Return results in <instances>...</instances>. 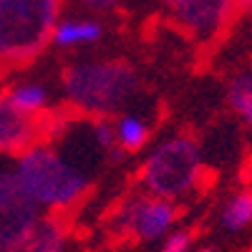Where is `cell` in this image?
I'll return each instance as SVG.
<instances>
[{
	"instance_id": "obj_18",
	"label": "cell",
	"mask_w": 252,
	"mask_h": 252,
	"mask_svg": "<svg viewBox=\"0 0 252 252\" xmlns=\"http://www.w3.org/2000/svg\"><path fill=\"white\" fill-rule=\"evenodd\" d=\"M159 3H161L166 10H174V8H179V5L184 3V0H159Z\"/></svg>"
},
{
	"instance_id": "obj_4",
	"label": "cell",
	"mask_w": 252,
	"mask_h": 252,
	"mask_svg": "<svg viewBox=\"0 0 252 252\" xmlns=\"http://www.w3.org/2000/svg\"><path fill=\"white\" fill-rule=\"evenodd\" d=\"M204 174L199 144L189 134H174L161 141L139 166L136 182L146 194L161 199H179L199 187Z\"/></svg>"
},
{
	"instance_id": "obj_13",
	"label": "cell",
	"mask_w": 252,
	"mask_h": 252,
	"mask_svg": "<svg viewBox=\"0 0 252 252\" xmlns=\"http://www.w3.org/2000/svg\"><path fill=\"white\" fill-rule=\"evenodd\" d=\"M227 101H229V106H232V111L245 121V126L252 131V71L237 73L232 81H229Z\"/></svg>"
},
{
	"instance_id": "obj_7",
	"label": "cell",
	"mask_w": 252,
	"mask_h": 252,
	"mask_svg": "<svg viewBox=\"0 0 252 252\" xmlns=\"http://www.w3.org/2000/svg\"><path fill=\"white\" fill-rule=\"evenodd\" d=\"M40 220L38 204L23 192L13 169H0V252H10Z\"/></svg>"
},
{
	"instance_id": "obj_8",
	"label": "cell",
	"mask_w": 252,
	"mask_h": 252,
	"mask_svg": "<svg viewBox=\"0 0 252 252\" xmlns=\"http://www.w3.org/2000/svg\"><path fill=\"white\" fill-rule=\"evenodd\" d=\"M172 15L197 43H212L232 20L235 0H184Z\"/></svg>"
},
{
	"instance_id": "obj_20",
	"label": "cell",
	"mask_w": 252,
	"mask_h": 252,
	"mask_svg": "<svg viewBox=\"0 0 252 252\" xmlns=\"http://www.w3.org/2000/svg\"><path fill=\"white\" fill-rule=\"evenodd\" d=\"M199 252H215V250H199Z\"/></svg>"
},
{
	"instance_id": "obj_11",
	"label": "cell",
	"mask_w": 252,
	"mask_h": 252,
	"mask_svg": "<svg viewBox=\"0 0 252 252\" xmlns=\"http://www.w3.org/2000/svg\"><path fill=\"white\" fill-rule=\"evenodd\" d=\"M114 131H116V141L124 154H134V152L144 149V144L149 141V126H146V121L139 116H131V114L114 119Z\"/></svg>"
},
{
	"instance_id": "obj_12",
	"label": "cell",
	"mask_w": 252,
	"mask_h": 252,
	"mask_svg": "<svg viewBox=\"0 0 252 252\" xmlns=\"http://www.w3.org/2000/svg\"><path fill=\"white\" fill-rule=\"evenodd\" d=\"M3 96L23 114H40L48 109V91L40 83H15L3 91Z\"/></svg>"
},
{
	"instance_id": "obj_15",
	"label": "cell",
	"mask_w": 252,
	"mask_h": 252,
	"mask_svg": "<svg viewBox=\"0 0 252 252\" xmlns=\"http://www.w3.org/2000/svg\"><path fill=\"white\" fill-rule=\"evenodd\" d=\"M89 121H91V129H94V136H96L98 146L109 154V159H114V161L121 159L124 152H121V146H119V141H116L114 119H109V116H94V119H89Z\"/></svg>"
},
{
	"instance_id": "obj_6",
	"label": "cell",
	"mask_w": 252,
	"mask_h": 252,
	"mask_svg": "<svg viewBox=\"0 0 252 252\" xmlns=\"http://www.w3.org/2000/svg\"><path fill=\"white\" fill-rule=\"evenodd\" d=\"M179 217V209L172 199H161L154 194H141L126 199L116 207V217L111 224L116 227V242H141L161 237Z\"/></svg>"
},
{
	"instance_id": "obj_16",
	"label": "cell",
	"mask_w": 252,
	"mask_h": 252,
	"mask_svg": "<svg viewBox=\"0 0 252 252\" xmlns=\"http://www.w3.org/2000/svg\"><path fill=\"white\" fill-rule=\"evenodd\" d=\"M189 242H192V232H177V235H172L169 240H166L164 252H187Z\"/></svg>"
},
{
	"instance_id": "obj_17",
	"label": "cell",
	"mask_w": 252,
	"mask_h": 252,
	"mask_svg": "<svg viewBox=\"0 0 252 252\" xmlns=\"http://www.w3.org/2000/svg\"><path fill=\"white\" fill-rule=\"evenodd\" d=\"M78 3L86 5V8L94 10V13H114V10L119 8L121 0H78Z\"/></svg>"
},
{
	"instance_id": "obj_21",
	"label": "cell",
	"mask_w": 252,
	"mask_h": 252,
	"mask_svg": "<svg viewBox=\"0 0 252 252\" xmlns=\"http://www.w3.org/2000/svg\"><path fill=\"white\" fill-rule=\"evenodd\" d=\"M0 78H3V76H0Z\"/></svg>"
},
{
	"instance_id": "obj_9",
	"label": "cell",
	"mask_w": 252,
	"mask_h": 252,
	"mask_svg": "<svg viewBox=\"0 0 252 252\" xmlns=\"http://www.w3.org/2000/svg\"><path fill=\"white\" fill-rule=\"evenodd\" d=\"M73 220V212H48V217L38 220L10 252H63V242L71 232Z\"/></svg>"
},
{
	"instance_id": "obj_1",
	"label": "cell",
	"mask_w": 252,
	"mask_h": 252,
	"mask_svg": "<svg viewBox=\"0 0 252 252\" xmlns=\"http://www.w3.org/2000/svg\"><path fill=\"white\" fill-rule=\"evenodd\" d=\"M66 103L78 116H114L129 103L141 81L134 66L124 58L106 61H78L68 63L61 73Z\"/></svg>"
},
{
	"instance_id": "obj_14",
	"label": "cell",
	"mask_w": 252,
	"mask_h": 252,
	"mask_svg": "<svg viewBox=\"0 0 252 252\" xmlns=\"http://www.w3.org/2000/svg\"><path fill=\"white\" fill-rule=\"evenodd\" d=\"M224 227L229 229H245L252 224V192H240L224 207Z\"/></svg>"
},
{
	"instance_id": "obj_19",
	"label": "cell",
	"mask_w": 252,
	"mask_h": 252,
	"mask_svg": "<svg viewBox=\"0 0 252 252\" xmlns=\"http://www.w3.org/2000/svg\"><path fill=\"white\" fill-rule=\"evenodd\" d=\"M235 10H252V0H235Z\"/></svg>"
},
{
	"instance_id": "obj_5",
	"label": "cell",
	"mask_w": 252,
	"mask_h": 252,
	"mask_svg": "<svg viewBox=\"0 0 252 252\" xmlns=\"http://www.w3.org/2000/svg\"><path fill=\"white\" fill-rule=\"evenodd\" d=\"M76 119L78 114L68 103L46 109L40 114H23L0 91V154L20 157L35 144H51Z\"/></svg>"
},
{
	"instance_id": "obj_3",
	"label": "cell",
	"mask_w": 252,
	"mask_h": 252,
	"mask_svg": "<svg viewBox=\"0 0 252 252\" xmlns=\"http://www.w3.org/2000/svg\"><path fill=\"white\" fill-rule=\"evenodd\" d=\"M66 0H0V76L46 53Z\"/></svg>"
},
{
	"instance_id": "obj_10",
	"label": "cell",
	"mask_w": 252,
	"mask_h": 252,
	"mask_svg": "<svg viewBox=\"0 0 252 252\" xmlns=\"http://www.w3.org/2000/svg\"><path fill=\"white\" fill-rule=\"evenodd\" d=\"M103 35V26L96 20H58L56 31H53V40L58 48H76V46H91L96 40H101Z\"/></svg>"
},
{
	"instance_id": "obj_2",
	"label": "cell",
	"mask_w": 252,
	"mask_h": 252,
	"mask_svg": "<svg viewBox=\"0 0 252 252\" xmlns=\"http://www.w3.org/2000/svg\"><path fill=\"white\" fill-rule=\"evenodd\" d=\"M15 177L23 192L51 212H78L81 202L91 194V179L76 169L53 144H35L15 157Z\"/></svg>"
}]
</instances>
